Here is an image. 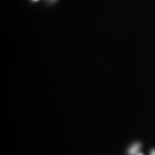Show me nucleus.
<instances>
[{
  "label": "nucleus",
  "instance_id": "nucleus-3",
  "mask_svg": "<svg viewBox=\"0 0 155 155\" xmlns=\"http://www.w3.org/2000/svg\"><path fill=\"white\" fill-rule=\"evenodd\" d=\"M144 155L143 153H137V155Z\"/></svg>",
  "mask_w": 155,
  "mask_h": 155
},
{
  "label": "nucleus",
  "instance_id": "nucleus-4",
  "mask_svg": "<svg viewBox=\"0 0 155 155\" xmlns=\"http://www.w3.org/2000/svg\"><path fill=\"white\" fill-rule=\"evenodd\" d=\"M35 1H37V0H35Z\"/></svg>",
  "mask_w": 155,
  "mask_h": 155
},
{
  "label": "nucleus",
  "instance_id": "nucleus-1",
  "mask_svg": "<svg viewBox=\"0 0 155 155\" xmlns=\"http://www.w3.org/2000/svg\"><path fill=\"white\" fill-rule=\"evenodd\" d=\"M140 147L141 146L139 143L133 144V145L131 146L130 148L128 150V154L129 155H137L140 149Z\"/></svg>",
  "mask_w": 155,
  "mask_h": 155
},
{
  "label": "nucleus",
  "instance_id": "nucleus-2",
  "mask_svg": "<svg viewBox=\"0 0 155 155\" xmlns=\"http://www.w3.org/2000/svg\"><path fill=\"white\" fill-rule=\"evenodd\" d=\"M150 155H155V150H152Z\"/></svg>",
  "mask_w": 155,
  "mask_h": 155
}]
</instances>
